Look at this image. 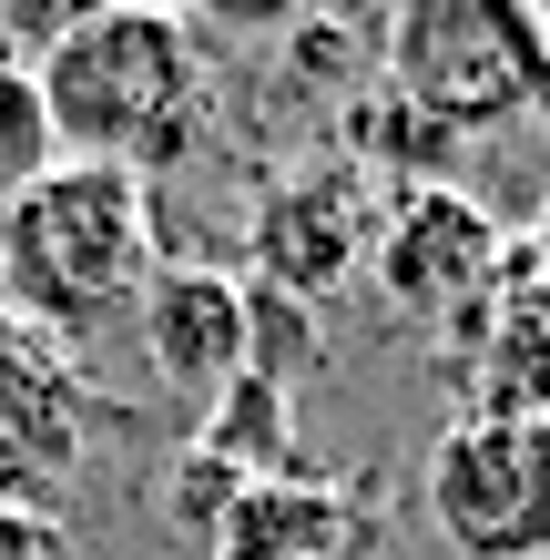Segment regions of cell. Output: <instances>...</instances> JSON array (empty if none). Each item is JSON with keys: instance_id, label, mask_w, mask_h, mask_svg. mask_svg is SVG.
<instances>
[{"instance_id": "obj_1", "label": "cell", "mask_w": 550, "mask_h": 560, "mask_svg": "<svg viewBox=\"0 0 550 560\" xmlns=\"http://www.w3.org/2000/svg\"><path fill=\"white\" fill-rule=\"evenodd\" d=\"M51 113V143L72 163H122V174H174L204 133V42H194L184 11H153V0H113V11H82L61 42L31 61Z\"/></svg>"}, {"instance_id": "obj_2", "label": "cell", "mask_w": 550, "mask_h": 560, "mask_svg": "<svg viewBox=\"0 0 550 560\" xmlns=\"http://www.w3.org/2000/svg\"><path fill=\"white\" fill-rule=\"evenodd\" d=\"M153 266H164L153 255V184L122 174V163L61 153L0 214V306H11V326L51 337L61 357L82 337H103L113 316H133Z\"/></svg>"}, {"instance_id": "obj_3", "label": "cell", "mask_w": 550, "mask_h": 560, "mask_svg": "<svg viewBox=\"0 0 550 560\" xmlns=\"http://www.w3.org/2000/svg\"><path fill=\"white\" fill-rule=\"evenodd\" d=\"M387 92L429 122L438 143L459 133H500L530 103H550V61H540V21L510 0H408L387 21Z\"/></svg>"}, {"instance_id": "obj_4", "label": "cell", "mask_w": 550, "mask_h": 560, "mask_svg": "<svg viewBox=\"0 0 550 560\" xmlns=\"http://www.w3.org/2000/svg\"><path fill=\"white\" fill-rule=\"evenodd\" d=\"M429 520L459 560H550V418H448Z\"/></svg>"}, {"instance_id": "obj_5", "label": "cell", "mask_w": 550, "mask_h": 560, "mask_svg": "<svg viewBox=\"0 0 550 560\" xmlns=\"http://www.w3.org/2000/svg\"><path fill=\"white\" fill-rule=\"evenodd\" d=\"M82 448H92L82 368L31 326H0V510L51 520L61 489L82 479Z\"/></svg>"}, {"instance_id": "obj_6", "label": "cell", "mask_w": 550, "mask_h": 560, "mask_svg": "<svg viewBox=\"0 0 550 560\" xmlns=\"http://www.w3.org/2000/svg\"><path fill=\"white\" fill-rule=\"evenodd\" d=\"M367 266L408 326H438V316H469L510 276V245H500L490 205H469L459 184H418L387 214V235H367Z\"/></svg>"}, {"instance_id": "obj_7", "label": "cell", "mask_w": 550, "mask_h": 560, "mask_svg": "<svg viewBox=\"0 0 550 560\" xmlns=\"http://www.w3.org/2000/svg\"><path fill=\"white\" fill-rule=\"evenodd\" d=\"M133 326H143V368L164 377L174 398H224V387L255 368V285L204 266V255L153 266Z\"/></svg>"}, {"instance_id": "obj_8", "label": "cell", "mask_w": 550, "mask_h": 560, "mask_svg": "<svg viewBox=\"0 0 550 560\" xmlns=\"http://www.w3.org/2000/svg\"><path fill=\"white\" fill-rule=\"evenodd\" d=\"M469 357V418H550V285L510 255V276L459 316Z\"/></svg>"}, {"instance_id": "obj_9", "label": "cell", "mask_w": 550, "mask_h": 560, "mask_svg": "<svg viewBox=\"0 0 550 560\" xmlns=\"http://www.w3.org/2000/svg\"><path fill=\"white\" fill-rule=\"evenodd\" d=\"M255 245H266V285H276V295L337 285V276L367 255L358 184H347V174H296V184H276L266 214H255Z\"/></svg>"}, {"instance_id": "obj_10", "label": "cell", "mask_w": 550, "mask_h": 560, "mask_svg": "<svg viewBox=\"0 0 550 560\" xmlns=\"http://www.w3.org/2000/svg\"><path fill=\"white\" fill-rule=\"evenodd\" d=\"M358 550V520L327 479H245L224 520L204 530V560H347Z\"/></svg>"}, {"instance_id": "obj_11", "label": "cell", "mask_w": 550, "mask_h": 560, "mask_svg": "<svg viewBox=\"0 0 550 560\" xmlns=\"http://www.w3.org/2000/svg\"><path fill=\"white\" fill-rule=\"evenodd\" d=\"M194 458H204V469H224V479H285V387L276 377H235L214 398V418H204V439H194Z\"/></svg>"}, {"instance_id": "obj_12", "label": "cell", "mask_w": 550, "mask_h": 560, "mask_svg": "<svg viewBox=\"0 0 550 560\" xmlns=\"http://www.w3.org/2000/svg\"><path fill=\"white\" fill-rule=\"evenodd\" d=\"M51 163H61V143H51V113H42V82H31L21 61H0V214H11Z\"/></svg>"}, {"instance_id": "obj_13", "label": "cell", "mask_w": 550, "mask_h": 560, "mask_svg": "<svg viewBox=\"0 0 550 560\" xmlns=\"http://www.w3.org/2000/svg\"><path fill=\"white\" fill-rule=\"evenodd\" d=\"M520 266H530V276H540V285H550V205H540V235H530V245H520Z\"/></svg>"}, {"instance_id": "obj_14", "label": "cell", "mask_w": 550, "mask_h": 560, "mask_svg": "<svg viewBox=\"0 0 550 560\" xmlns=\"http://www.w3.org/2000/svg\"><path fill=\"white\" fill-rule=\"evenodd\" d=\"M540 61H550V21H540Z\"/></svg>"}]
</instances>
